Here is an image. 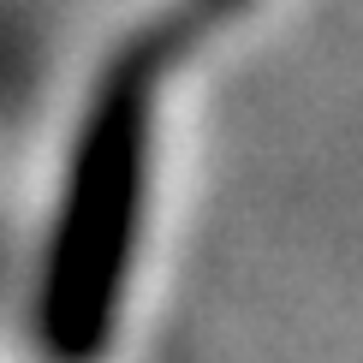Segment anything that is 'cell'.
<instances>
[{
    "mask_svg": "<svg viewBox=\"0 0 363 363\" xmlns=\"http://www.w3.org/2000/svg\"><path fill=\"white\" fill-rule=\"evenodd\" d=\"M149 84H155V48L119 60L72 155L48 268H42V340L60 363H89L113 334L149 191V125H155Z\"/></svg>",
    "mask_w": 363,
    "mask_h": 363,
    "instance_id": "obj_1",
    "label": "cell"
},
{
    "mask_svg": "<svg viewBox=\"0 0 363 363\" xmlns=\"http://www.w3.org/2000/svg\"><path fill=\"white\" fill-rule=\"evenodd\" d=\"M245 0H191V18L208 24V18H226V12H238Z\"/></svg>",
    "mask_w": 363,
    "mask_h": 363,
    "instance_id": "obj_2",
    "label": "cell"
}]
</instances>
